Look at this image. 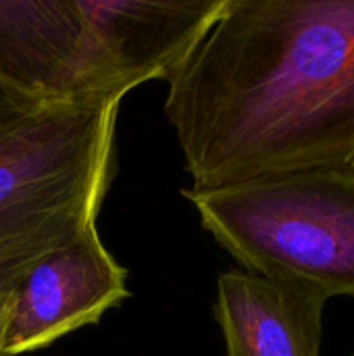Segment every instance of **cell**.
Listing matches in <instances>:
<instances>
[{
    "label": "cell",
    "instance_id": "3957f363",
    "mask_svg": "<svg viewBox=\"0 0 354 356\" xmlns=\"http://www.w3.org/2000/svg\"><path fill=\"white\" fill-rule=\"evenodd\" d=\"M207 232L250 273L354 296V171L311 169L186 190Z\"/></svg>",
    "mask_w": 354,
    "mask_h": 356
},
{
    "label": "cell",
    "instance_id": "52a82bcc",
    "mask_svg": "<svg viewBox=\"0 0 354 356\" xmlns=\"http://www.w3.org/2000/svg\"><path fill=\"white\" fill-rule=\"evenodd\" d=\"M42 106L25 100L23 96L15 94L13 90H8L2 81H0V131H4L10 123H15L17 119L38 111Z\"/></svg>",
    "mask_w": 354,
    "mask_h": 356
},
{
    "label": "cell",
    "instance_id": "ba28073f",
    "mask_svg": "<svg viewBox=\"0 0 354 356\" xmlns=\"http://www.w3.org/2000/svg\"><path fill=\"white\" fill-rule=\"evenodd\" d=\"M15 288H8V286H2L0 284V356H2V332H4V321H6V313H8V307L13 302V296H15Z\"/></svg>",
    "mask_w": 354,
    "mask_h": 356
},
{
    "label": "cell",
    "instance_id": "8992f818",
    "mask_svg": "<svg viewBox=\"0 0 354 356\" xmlns=\"http://www.w3.org/2000/svg\"><path fill=\"white\" fill-rule=\"evenodd\" d=\"M328 298L315 290L250 271L217 284V321L227 356H319Z\"/></svg>",
    "mask_w": 354,
    "mask_h": 356
},
{
    "label": "cell",
    "instance_id": "5b68a950",
    "mask_svg": "<svg viewBox=\"0 0 354 356\" xmlns=\"http://www.w3.org/2000/svg\"><path fill=\"white\" fill-rule=\"evenodd\" d=\"M125 298V269L92 225L71 244L35 261L23 275L6 313L2 356L40 350L100 321Z\"/></svg>",
    "mask_w": 354,
    "mask_h": 356
},
{
    "label": "cell",
    "instance_id": "277c9868",
    "mask_svg": "<svg viewBox=\"0 0 354 356\" xmlns=\"http://www.w3.org/2000/svg\"><path fill=\"white\" fill-rule=\"evenodd\" d=\"M0 81L38 106L129 92L88 0H0Z\"/></svg>",
    "mask_w": 354,
    "mask_h": 356
},
{
    "label": "cell",
    "instance_id": "7a4b0ae2",
    "mask_svg": "<svg viewBox=\"0 0 354 356\" xmlns=\"http://www.w3.org/2000/svg\"><path fill=\"white\" fill-rule=\"evenodd\" d=\"M121 100L42 106L0 131V284L19 288L42 257L71 244L111 181Z\"/></svg>",
    "mask_w": 354,
    "mask_h": 356
},
{
    "label": "cell",
    "instance_id": "6da1fadb",
    "mask_svg": "<svg viewBox=\"0 0 354 356\" xmlns=\"http://www.w3.org/2000/svg\"><path fill=\"white\" fill-rule=\"evenodd\" d=\"M167 83L194 190L354 171V0H227Z\"/></svg>",
    "mask_w": 354,
    "mask_h": 356
}]
</instances>
